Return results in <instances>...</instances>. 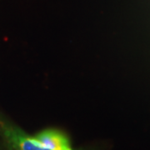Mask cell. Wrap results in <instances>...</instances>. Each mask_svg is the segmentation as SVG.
<instances>
[{
	"label": "cell",
	"mask_w": 150,
	"mask_h": 150,
	"mask_svg": "<svg viewBox=\"0 0 150 150\" xmlns=\"http://www.w3.org/2000/svg\"><path fill=\"white\" fill-rule=\"evenodd\" d=\"M33 138L50 150H79L73 148L69 138L59 129H43L35 134Z\"/></svg>",
	"instance_id": "2"
},
{
	"label": "cell",
	"mask_w": 150,
	"mask_h": 150,
	"mask_svg": "<svg viewBox=\"0 0 150 150\" xmlns=\"http://www.w3.org/2000/svg\"><path fill=\"white\" fill-rule=\"evenodd\" d=\"M0 134L12 150H50L39 144L33 136L4 118H0Z\"/></svg>",
	"instance_id": "1"
}]
</instances>
